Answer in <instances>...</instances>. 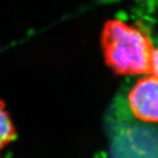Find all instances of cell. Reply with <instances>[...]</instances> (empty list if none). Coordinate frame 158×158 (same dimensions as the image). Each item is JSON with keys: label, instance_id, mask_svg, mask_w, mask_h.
<instances>
[{"label": "cell", "instance_id": "obj_3", "mask_svg": "<svg viewBox=\"0 0 158 158\" xmlns=\"http://www.w3.org/2000/svg\"><path fill=\"white\" fill-rule=\"evenodd\" d=\"M15 135V130L11 123L10 116L0 101V149L12 140Z\"/></svg>", "mask_w": 158, "mask_h": 158}, {"label": "cell", "instance_id": "obj_2", "mask_svg": "<svg viewBox=\"0 0 158 158\" xmlns=\"http://www.w3.org/2000/svg\"><path fill=\"white\" fill-rule=\"evenodd\" d=\"M128 101L136 118L158 122V78L148 76L140 79L130 91Z\"/></svg>", "mask_w": 158, "mask_h": 158}, {"label": "cell", "instance_id": "obj_1", "mask_svg": "<svg viewBox=\"0 0 158 158\" xmlns=\"http://www.w3.org/2000/svg\"><path fill=\"white\" fill-rule=\"evenodd\" d=\"M102 46L106 62L116 73H150L154 49L141 30L119 20H110L103 29Z\"/></svg>", "mask_w": 158, "mask_h": 158}, {"label": "cell", "instance_id": "obj_4", "mask_svg": "<svg viewBox=\"0 0 158 158\" xmlns=\"http://www.w3.org/2000/svg\"><path fill=\"white\" fill-rule=\"evenodd\" d=\"M150 74L158 78V48L154 49L153 51L150 64Z\"/></svg>", "mask_w": 158, "mask_h": 158}]
</instances>
